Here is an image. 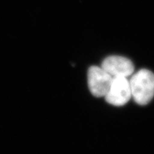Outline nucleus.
<instances>
[{
  "instance_id": "nucleus-3",
  "label": "nucleus",
  "mask_w": 154,
  "mask_h": 154,
  "mask_svg": "<svg viewBox=\"0 0 154 154\" xmlns=\"http://www.w3.org/2000/svg\"><path fill=\"white\" fill-rule=\"evenodd\" d=\"M131 98L129 80L126 77L113 78L109 90L105 96L106 102L114 106L120 107L126 104Z\"/></svg>"
},
{
  "instance_id": "nucleus-4",
  "label": "nucleus",
  "mask_w": 154,
  "mask_h": 154,
  "mask_svg": "<svg viewBox=\"0 0 154 154\" xmlns=\"http://www.w3.org/2000/svg\"><path fill=\"white\" fill-rule=\"evenodd\" d=\"M102 67L113 78H127L131 75L134 71V66L131 60L118 55H112L105 58L102 62Z\"/></svg>"
},
{
  "instance_id": "nucleus-2",
  "label": "nucleus",
  "mask_w": 154,
  "mask_h": 154,
  "mask_svg": "<svg viewBox=\"0 0 154 154\" xmlns=\"http://www.w3.org/2000/svg\"><path fill=\"white\" fill-rule=\"evenodd\" d=\"M113 77L102 67H89L88 73V86L90 92L97 98L105 97L111 85Z\"/></svg>"
},
{
  "instance_id": "nucleus-1",
  "label": "nucleus",
  "mask_w": 154,
  "mask_h": 154,
  "mask_svg": "<svg viewBox=\"0 0 154 154\" xmlns=\"http://www.w3.org/2000/svg\"><path fill=\"white\" fill-rule=\"evenodd\" d=\"M132 98L137 104L146 105L154 96V74L142 69L134 74L129 80Z\"/></svg>"
}]
</instances>
